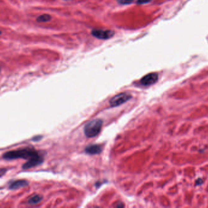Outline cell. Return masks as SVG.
I'll use <instances>...</instances> for the list:
<instances>
[{"instance_id": "obj_4", "label": "cell", "mask_w": 208, "mask_h": 208, "mask_svg": "<svg viewBox=\"0 0 208 208\" xmlns=\"http://www.w3.org/2000/svg\"><path fill=\"white\" fill-rule=\"evenodd\" d=\"M92 35L99 39L107 40L111 38L114 34V32L109 29H93L91 32Z\"/></svg>"}, {"instance_id": "obj_12", "label": "cell", "mask_w": 208, "mask_h": 208, "mask_svg": "<svg viewBox=\"0 0 208 208\" xmlns=\"http://www.w3.org/2000/svg\"><path fill=\"white\" fill-rule=\"evenodd\" d=\"M150 1H151V0H138L136 2L138 4H143L148 3V2H150Z\"/></svg>"}, {"instance_id": "obj_2", "label": "cell", "mask_w": 208, "mask_h": 208, "mask_svg": "<svg viewBox=\"0 0 208 208\" xmlns=\"http://www.w3.org/2000/svg\"><path fill=\"white\" fill-rule=\"evenodd\" d=\"M103 122L101 119H96L88 122L84 127V134L87 138H94L100 133Z\"/></svg>"}, {"instance_id": "obj_15", "label": "cell", "mask_w": 208, "mask_h": 208, "mask_svg": "<svg viewBox=\"0 0 208 208\" xmlns=\"http://www.w3.org/2000/svg\"><path fill=\"white\" fill-rule=\"evenodd\" d=\"M67 1H68V0H67Z\"/></svg>"}, {"instance_id": "obj_6", "label": "cell", "mask_w": 208, "mask_h": 208, "mask_svg": "<svg viewBox=\"0 0 208 208\" xmlns=\"http://www.w3.org/2000/svg\"><path fill=\"white\" fill-rule=\"evenodd\" d=\"M158 80V75L156 73H151L144 76L140 81V83L144 86H149L154 84Z\"/></svg>"}, {"instance_id": "obj_10", "label": "cell", "mask_w": 208, "mask_h": 208, "mask_svg": "<svg viewBox=\"0 0 208 208\" xmlns=\"http://www.w3.org/2000/svg\"><path fill=\"white\" fill-rule=\"evenodd\" d=\"M51 19V16L49 14H43L37 18V22L39 23H44L49 22Z\"/></svg>"}, {"instance_id": "obj_14", "label": "cell", "mask_w": 208, "mask_h": 208, "mask_svg": "<svg viewBox=\"0 0 208 208\" xmlns=\"http://www.w3.org/2000/svg\"><path fill=\"white\" fill-rule=\"evenodd\" d=\"M0 72H1V67H0Z\"/></svg>"}, {"instance_id": "obj_8", "label": "cell", "mask_w": 208, "mask_h": 208, "mask_svg": "<svg viewBox=\"0 0 208 208\" xmlns=\"http://www.w3.org/2000/svg\"><path fill=\"white\" fill-rule=\"evenodd\" d=\"M29 183L28 181L25 180H20L14 181L11 183L9 186V189L11 190H15L18 189H20L21 187H25L28 186Z\"/></svg>"}, {"instance_id": "obj_3", "label": "cell", "mask_w": 208, "mask_h": 208, "mask_svg": "<svg viewBox=\"0 0 208 208\" xmlns=\"http://www.w3.org/2000/svg\"><path fill=\"white\" fill-rule=\"evenodd\" d=\"M132 98V95L128 93H121L111 98L110 104L111 107H116L120 106Z\"/></svg>"}, {"instance_id": "obj_13", "label": "cell", "mask_w": 208, "mask_h": 208, "mask_svg": "<svg viewBox=\"0 0 208 208\" xmlns=\"http://www.w3.org/2000/svg\"><path fill=\"white\" fill-rule=\"evenodd\" d=\"M5 172H6V170H3V169L0 170V177H1L2 175H4Z\"/></svg>"}, {"instance_id": "obj_1", "label": "cell", "mask_w": 208, "mask_h": 208, "mask_svg": "<svg viewBox=\"0 0 208 208\" xmlns=\"http://www.w3.org/2000/svg\"><path fill=\"white\" fill-rule=\"evenodd\" d=\"M39 154H40L35 149L27 147L20 148L16 150L7 152L3 154L2 157L6 160H12L16 159H24L29 160Z\"/></svg>"}, {"instance_id": "obj_9", "label": "cell", "mask_w": 208, "mask_h": 208, "mask_svg": "<svg viewBox=\"0 0 208 208\" xmlns=\"http://www.w3.org/2000/svg\"><path fill=\"white\" fill-rule=\"evenodd\" d=\"M43 199V197H42L41 195H34V196L31 197L29 201H28V203L29 205H35V204H37L39 203H40Z\"/></svg>"}, {"instance_id": "obj_11", "label": "cell", "mask_w": 208, "mask_h": 208, "mask_svg": "<svg viewBox=\"0 0 208 208\" xmlns=\"http://www.w3.org/2000/svg\"><path fill=\"white\" fill-rule=\"evenodd\" d=\"M118 2L121 4H131L134 0H118Z\"/></svg>"}, {"instance_id": "obj_5", "label": "cell", "mask_w": 208, "mask_h": 208, "mask_svg": "<svg viewBox=\"0 0 208 208\" xmlns=\"http://www.w3.org/2000/svg\"><path fill=\"white\" fill-rule=\"evenodd\" d=\"M44 159L43 157L41 154H39L35 157H34L28 160V161L23 165L22 168L23 170H27L30 168L37 166L39 165H40L43 163Z\"/></svg>"}, {"instance_id": "obj_7", "label": "cell", "mask_w": 208, "mask_h": 208, "mask_svg": "<svg viewBox=\"0 0 208 208\" xmlns=\"http://www.w3.org/2000/svg\"><path fill=\"white\" fill-rule=\"evenodd\" d=\"M102 151V147L98 144L88 145L85 148L86 153L90 154H97L101 153Z\"/></svg>"}]
</instances>
